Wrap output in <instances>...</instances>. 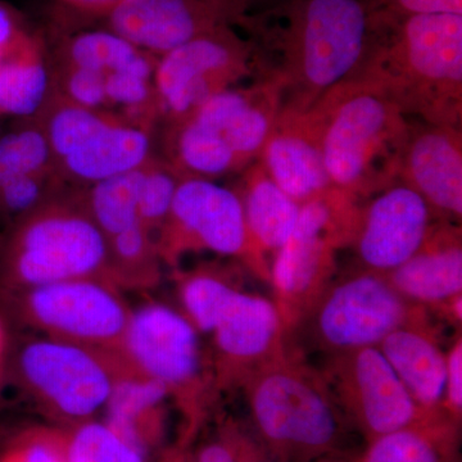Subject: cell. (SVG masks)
<instances>
[{"instance_id":"cell-42","label":"cell","mask_w":462,"mask_h":462,"mask_svg":"<svg viewBox=\"0 0 462 462\" xmlns=\"http://www.w3.org/2000/svg\"><path fill=\"white\" fill-rule=\"evenodd\" d=\"M5 349H7V336H5L3 322L0 320V374H2L3 364H5Z\"/></svg>"},{"instance_id":"cell-29","label":"cell","mask_w":462,"mask_h":462,"mask_svg":"<svg viewBox=\"0 0 462 462\" xmlns=\"http://www.w3.org/2000/svg\"><path fill=\"white\" fill-rule=\"evenodd\" d=\"M108 240L112 282L117 288L147 289L160 281V256L156 238L141 224L116 234Z\"/></svg>"},{"instance_id":"cell-21","label":"cell","mask_w":462,"mask_h":462,"mask_svg":"<svg viewBox=\"0 0 462 462\" xmlns=\"http://www.w3.org/2000/svg\"><path fill=\"white\" fill-rule=\"evenodd\" d=\"M385 278L412 305H448L462 293L460 225L437 221L420 249Z\"/></svg>"},{"instance_id":"cell-45","label":"cell","mask_w":462,"mask_h":462,"mask_svg":"<svg viewBox=\"0 0 462 462\" xmlns=\"http://www.w3.org/2000/svg\"><path fill=\"white\" fill-rule=\"evenodd\" d=\"M254 462H282L279 460H267V458L258 457L257 460H254Z\"/></svg>"},{"instance_id":"cell-26","label":"cell","mask_w":462,"mask_h":462,"mask_svg":"<svg viewBox=\"0 0 462 462\" xmlns=\"http://www.w3.org/2000/svg\"><path fill=\"white\" fill-rule=\"evenodd\" d=\"M51 93V60L44 42L32 33L0 63V115L35 118Z\"/></svg>"},{"instance_id":"cell-33","label":"cell","mask_w":462,"mask_h":462,"mask_svg":"<svg viewBox=\"0 0 462 462\" xmlns=\"http://www.w3.org/2000/svg\"><path fill=\"white\" fill-rule=\"evenodd\" d=\"M182 179L180 173L158 156L145 166L139 199V224L154 238L165 223Z\"/></svg>"},{"instance_id":"cell-17","label":"cell","mask_w":462,"mask_h":462,"mask_svg":"<svg viewBox=\"0 0 462 462\" xmlns=\"http://www.w3.org/2000/svg\"><path fill=\"white\" fill-rule=\"evenodd\" d=\"M217 382H242L288 351L287 329L273 300L236 288L221 306L211 333Z\"/></svg>"},{"instance_id":"cell-9","label":"cell","mask_w":462,"mask_h":462,"mask_svg":"<svg viewBox=\"0 0 462 462\" xmlns=\"http://www.w3.org/2000/svg\"><path fill=\"white\" fill-rule=\"evenodd\" d=\"M156 245L161 261L172 266L191 252H211L236 258L270 281L269 264L249 236L238 193L214 180L182 179Z\"/></svg>"},{"instance_id":"cell-31","label":"cell","mask_w":462,"mask_h":462,"mask_svg":"<svg viewBox=\"0 0 462 462\" xmlns=\"http://www.w3.org/2000/svg\"><path fill=\"white\" fill-rule=\"evenodd\" d=\"M50 170L57 169L47 136L35 120L0 136V185Z\"/></svg>"},{"instance_id":"cell-4","label":"cell","mask_w":462,"mask_h":462,"mask_svg":"<svg viewBox=\"0 0 462 462\" xmlns=\"http://www.w3.org/2000/svg\"><path fill=\"white\" fill-rule=\"evenodd\" d=\"M74 279L114 282L108 240L84 189L69 187L14 223L0 252V287L8 294Z\"/></svg>"},{"instance_id":"cell-39","label":"cell","mask_w":462,"mask_h":462,"mask_svg":"<svg viewBox=\"0 0 462 462\" xmlns=\"http://www.w3.org/2000/svg\"><path fill=\"white\" fill-rule=\"evenodd\" d=\"M447 357L446 391L443 409L461 421L462 415V340L458 337Z\"/></svg>"},{"instance_id":"cell-32","label":"cell","mask_w":462,"mask_h":462,"mask_svg":"<svg viewBox=\"0 0 462 462\" xmlns=\"http://www.w3.org/2000/svg\"><path fill=\"white\" fill-rule=\"evenodd\" d=\"M63 436L66 462H148L106 422H80Z\"/></svg>"},{"instance_id":"cell-19","label":"cell","mask_w":462,"mask_h":462,"mask_svg":"<svg viewBox=\"0 0 462 462\" xmlns=\"http://www.w3.org/2000/svg\"><path fill=\"white\" fill-rule=\"evenodd\" d=\"M398 181L416 191L438 221L460 225L461 127L409 118Z\"/></svg>"},{"instance_id":"cell-16","label":"cell","mask_w":462,"mask_h":462,"mask_svg":"<svg viewBox=\"0 0 462 462\" xmlns=\"http://www.w3.org/2000/svg\"><path fill=\"white\" fill-rule=\"evenodd\" d=\"M437 221L425 200L397 181L360 206L349 248L360 270L387 275L420 249Z\"/></svg>"},{"instance_id":"cell-13","label":"cell","mask_w":462,"mask_h":462,"mask_svg":"<svg viewBox=\"0 0 462 462\" xmlns=\"http://www.w3.org/2000/svg\"><path fill=\"white\" fill-rule=\"evenodd\" d=\"M199 333L182 312L149 302L132 311L118 351L130 369L169 389L189 428L196 427L208 392Z\"/></svg>"},{"instance_id":"cell-20","label":"cell","mask_w":462,"mask_h":462,"mask_svg":"<svg viewBox=\"0 0 462 462\" xmlns=\"http://www.w3.org/2000/svg\"><path fill=\"white\" fill-rule=\"evenodd\" d=\"M324 126L320 100L305 112L282 108L257 160L300 205L333 188L322 156Z\"/></svg>"},{"instance_id":"cell-35","label":"cell","mask_w":462,"mask_h":462,"mask_svg":"<svg viewBox=\"0 0 462 462\" xmlns=\"http://www.w3.org/2000/svg\"><path fill=\"white\" fill-rule=\"evenodd\" d=\"M51 69L53 90L60 97L81 107L109 111L105 76L58 60Z\"/></svg>"},{"instance_id":"cell-30","label":"cell","mask_w":462,"mask_h":462,"mask_svg":"<svg viewBox=\"0 0 462 462\" xmlns=\"http://www.w3.org/2000/svg\"><path fill=\"white\" fill-rule=\"evenodd\" d=\"M238 285L220 267L200 266L181 275L179 297L182 314L200 333H211L221 306Z\"/></svg>"},{"instance_id":"cell-23","label":"cell","mask_w":462,"mask_h":462,"mask_svg":"<svg viewBox=\"0 0 462 462\" xmlns=\"http://www.w3.org/2000/svg\"><path fill=\"white\" fill-rule=\"evenodd\" d=\"M169 397V389L162 383L134 372L121 360L106 404L105 422L130 446L148 456L162 433L161 411Z\"/></svg>"},{"instance_id":"cell-40","label":"cell","mask_w":462,"mask_h":462,"mask_svg":"<svg viewBox=\"0 0 462 462\" xmlns=\"http://www.w3.org/2000/svg\"><path fill=\"white\" fill-rule=\"evenodd\" d=\"M32 32L14 8L0 2V63L16 51Z\"/></svg>"},{"instance_id":"cell-3","label":"cell","mask_w":462,"mask_h":462,"mask_svg":"<svg viewBox=\"0 0 462 462\" xmlns=\"http://www.w3.org/2000/svg\"><path fill=\"white\" fill-rule=\"evenodd\" d=\"M252 422L279 461L342 455L348 420L318 370L288 348L239 383Z\"/></svg>"},{"instance_id":"cell-34","label":"cell","mask_w":462,"mask_h":462,"mask_svg":"<svg viewBox=\"0 0 462 462\" xmlns=\"http://www.w3.org/2000/svg\"><path fill=\"white\" fill-rule=\"evenodd\" d=\"M69 188L57 170L33 173L0 185V212L20 220Z\"/></svg>"},{"instance_id":"cell-1","label":"cell","mask_w":462,"mask_h":462,"mask_svg":"<svg viewBox=\"0 0 462 462\" xmlns=\"http://www.w3.org/2000/svg\"><path fill=\"white\" fill-rule=\"evenodd\" d=\"M263 79L281 84L282 107L305 112L363 62L374 26L366 0H273L236 20Z\"/></svg>"},{"instance_id":"cell-14","label":"cell","mask_w":462,"mask_h":462,"mask_svg":"<svg viewBox=\"0 0 462 462\" xmlns=\"http://www.w3.org/2000/svg\"><path fill=\"white\" fill-rule=\"evenodd\" d=\"M319 373L367 443L407 427L424 412L378 346L325 356Z\"/></svg>"},{"instance_id":"cell-44","label":"cell","mask_w":462,"mask_h":462,"mask_svg":"<svg viewBox=\"0 0 462 462\" xmlns=\"http://www.w3.org/2000/svg\"><path fill=\"white\" fill-rule=\"evenodd\" d=\"M314 462H355V460H351V458L346 457L345 455H339L329 456V457L320 458V460H316Z\"/></svg>"},{"instance_id":"cell-38","label":"cell","mask_w":462,"mask_h":462,"mask_svg":"<svg viewBox=\"0 0 462 462\" xmlns=\"http://www.w3.org/2000/svg\"><path fill=\"white\" fill-rule=\"evenodd\" d=\"M254 449L243 442L238 436H226L212 440L200 447L194 462H254L260 456H254Z\"/></svg>"},{"instance_id":"cell-11","label":"cell","mask_w":462,"mask_h":462,"mask_svg":"<svg viewBox=\"0 0 462 462\" xmlns=\"http://www.w3.org/2000/svg\"><path fill=\"white\" fill-rule=\"evenodd\" d=\"M120 365L117 354L42 337L21 348L17 372L42 411L74 427L106 407Z\"/></svg>"},{"instance_id":"cell-8","label":"cell","mask_w":462,"mask_h":462,"mask_svg":"<svg viewBox=\"0 0 462 462\" xmlns=\"http://www.w3.org/2000/svg\"><path fill=\"white\" fill-rule=\"evenodd\" d=\"M422 319L425 309L407 302L385 275L360 270L331 282L289 334L329 356L378 346L392 331Z\"/></svg>"},{"instance_id":"cell-5","label":"cell","mask_w":462,"mask_h":462,"mask_svg":"<svg viewBox=\"0 0 462 462\" xmlns=\"http://www.w3.org/2000/svg\"><path fill=\"white\" fill-rule=\"evenodd\" d=\"M320 102L322 156L331 185L360 200L397 182L409 118L384 97L352 80Z\"/></svg>"},{"instance_id":"cell-12","label":"cell","mask_w":462,"mask_h":462,"mask_svg":"<svg viewBox=\"0 0 462 462\" xmlns=\"http://www.w3.org/2000/svg\"><path fill=\"white\" fill-rule=\"evenodd\" d=\"M18 320L44 337L118 354L132 310L120 288L103 279H74L5 294Z\"/></svg>"},{"instance_id":"cell-25","label":"cell","mask_w":462,"mask_h":462,"mask_svg":"<svg viewBox=\"0 0 462 462\" xmlns=\"http://www.w3.org/2000/svg\"><path fill=\"white\" fill-rule=\"evenodd\" d=\"M460 425L443 407L367 443L355 462H460Z\"/></svg>"},{"instance_id":"cell-43","label":"cell","mask_w":462,"mask_h":462,"mask_svg":"<svg viewBox=\"0 0 462 462\" xmlns=\"http://www.w3.org/2000/svg\"><path fill=\"white\" fill-rule=\"evenodd\" d=\"M240 8V14L245 11V9L257 7V5H264V3L273 2V0H236Z\"/></svg>"},{"instance_id":"cell-18","label":"cell","mask_w":462,"mask_h":462,"mask_svg":"<svg viewBox=\"0 0 462 462\" xmlns=\"http://www.w3.org/2000/svg\"><path fill=\"white\" fill-rule=\"evenodd\" d=\"M240 16L236 0H126L106 14L107 29L161 57Z\"/></svg>"},{"instance_id":"cell-41","label":"cell","mask_w":462,"mask_h":462,"mask_svg":"<svg viewBox=\"0 0 462 462\" xmlns=\"http://www.w3.org/2000/svg\"><path fill=\"white\" fill-rule=\"evenodd\" d=\"M60 2L81 14L105 17L126 0H60Z\"/></svg>"},{"instance_id":"cell-15","label":"cell","mask_w":462,"mask_h":462,"mask_svg":"<svg viewBox=\"0 0 462 462\" xmlns=\"http://www.w3.org/2000/svg\"><path fill=\"white\" fill-rule=\"evenodd\" d=\"M282 107L281 84L256 79L221 91L182 120L242 172L260 157Z\"/></svg>"},{"instance_id":"cell-37","label":"cell","mask_w":462,"mask_h":462,"mask_svg":"<svg viewBox=\"0 0 462 462\" xmlns=\"http://www.w3.org/2000/svg\"><path fill=\"white\" fill-rule=\"evenodd\" d=\"M373 12L385 16L412 14H462V0H366Z\"/></svg>"},{"instance_id":"cell-36","label":"cell","mask_w":462,"mask_h":462,"mask_svg":"<svg viewBox=\"0 0 462 462\" xmlns=\"http://www.w3.org/2000/svg\"><path fill=\"white\" fill-rule=\"evenodd\" d=\"M0 462H66L65 436L56 430H32L17 438Z\"/></svg>"},{"instance_id":"cell-10","label":"cell","mask_w":462,"mask_h":462,"mask_svg":"<svg viewBox=\"0 0 462 462\" xmlns=\"http://www.w3.org/2000/svg\"><path fill=\"white\" fill-rule=\"evenodd\" d=\"M263 79L254 44L223 26L158 57L153 85L163 125L182 120L221 91Z\"/></svg>"},{"instance_id":"cell-6","label":"cell","mask_w":462,"mask_h":462,"mask_svg":"<svg viewBox=\"0 0 462 462\" xmlns=\"http://www.w3.org/2000/svg\"><path fill=\"white\" fill-rule=\"evenodd\" d=\"M33 120L47 136L54 166L69 187L87 189L156 157L153 129L115 112L81 107L54 90Z\"/></svg>"},{"instance_id":"cell-27","label":"cell","mask_w":462,"mask_h":462,"mask_svg":"<svg viewBox=\"0 0 462 462\" xmlns=\"http://www.w3.org/2000/svg\"><path fill=\"white\" fill-rule=\"evenodd\" d=\"M158 58L136 47L112 30H85L66 36L56 51V60L102 76L116 72L153 78Z\"/></svg>"},{"instance_id":"cell-28","label":"cell","mask_w":462,"mask_h":462,"mask_svg":"<svg viewBox=\"0 0 462 462\" xmlns=\"http://www.w3.org/2000/svg\"><path fill=\"white\" fill-rule=\"evenodd\" d=\"M147 163L84 189L88 212L106 238L139 224V199Z\"/></svg>"},{"instance_id":"cell-22","label":"cell","mask_w":462,"mask_h":462,"mask_svg":"<svg viewBox=\"0 0 462 462\" xmlns=\"http://www.w3.org/2000/svg\"><path fill=\"white\" fill-rule=\"evenodd\" d=\"M378 348L421 410L443 407L447 357L427 319L392 331Z\"/></svg>"},{"instance_id":"cell-2","label":"cell","mask_w":462,"mask_h":462,"mask_svg":"<svg viewBox=\"0 0 462 462\" xmlns=\"http://www.w3.org/2000/svg\"><path fill=\"white\" fill-rule=\"evenodd\" d=\"M348 80L384 97L407 118L461 127L462 14L374 12L369 47Z\"/></svg>"},{"instance_id":"cell-7","label":"cell","mask_w":462,"mask_h":462,"mask_svg":"<svg viewBox=\"0 0 462 462\" xmlns=\"http://www.w3.org/2000/svg\"><path fill=\"white\" fill-rule=\"evenodd\" d=\"M358 214V200L334 187L300 205L293 233L273 256L270 267V282L287 338L289 331L333 282L337 254L351 245Z\"/></svg>"},{"instance_id":"cell-24","label":"cell","mask_w":462,"mask_h":462,"mask_svg":"<svg viewBox=\"0 0 462 462\" xmlns=\"http://www.w3.org/2000/svg\"><path fill=\"white\" fill-rule=\"evenodd\" d=\"M240 173L234 189L242 200L249 236L264 257L275 256L293 233L300 205L270 178L258 161Z\"/></svg>"}]
</instances>
